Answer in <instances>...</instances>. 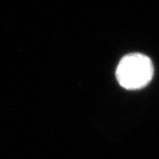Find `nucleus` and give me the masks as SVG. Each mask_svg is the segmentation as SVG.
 <instances>
[{
  "mask_svg": "<svg viewBox=\"0 0 159 159\" xmlns=\"http://www.w3.org/2000/svg\"><path fill=\"white\" fill-rule=\"evenodd\" d=\"M154 67L150 58L141 53L125 55L119 61L116 77L121 87L125 89H140L153 78Z\"/></svg>",
  "mask_w": 159,
  "mask_h": 159,
  "instance_id": "obj_1",
  "label": "nucleus"
}]
</instances>
